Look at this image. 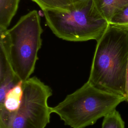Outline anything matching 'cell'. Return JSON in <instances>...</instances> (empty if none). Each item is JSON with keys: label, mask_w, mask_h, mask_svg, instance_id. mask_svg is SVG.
I'll use <instances>...</instances> for the list:
<instances>
[{"label": "cell", "mask_w": 128, "mask_h": 128, "mask_svg": "<svg viewBox=\"0 0 128 128\" xmlns=\"http://www.w3.org/2000/svg\"><path fill=\"white\" fill-rule=\"evenodd\" d=\"M100 14L108 22L120 10L128 4V0H93Z\"/></svg>", "instance_id": "obj_7"}, {"label": "cell", "mask_w": 128, "mask_h": 128, "mask_svg": "<svg viewBox=\"0 0 128 128\" xmlns=\"http://www.w3.org/2000/svg\"><path fill=\"white\" fill-rule=\"evenodd\" d=\"M42 11L46 24L52 32L66 40L97 41L110 24L97 10L93 0L74 4L68 10Z\"/></svg>", "instance_id": "obj_4"}, {"label": "cell", "mask_w": 128, "mask_h": 128, "mask_svg": "<svg viewBox=\"0 0 128 128\" xmlns=\"http://www.w3.org/2000/svg\"><path fill=\"white\" fill-rule=\"evenodd\" d=\"M109 24L128 30V4L116 12L110 19Z\"/></svg>", "instance_id": "obj_12"}, {"label": "cell", "mask_w": 128, "mask_h": 128, "mask_svg": "<svg viewBox=\"0 0 128 128\" xmlns=\"http://www.w3.org/2000/svg\"><path fill=\"white\" fill-rule=\"evenodd\" d=\"M84 0H72V1L74 4H76V3L80 2H82Z\"/></svg>", "instance_id": "obj_14"}, {"label": "cell", "mask_w": 128, "mask_h": 128, "mask_svg": "<svg viewBox=\"0 0 128 128\" xmlns=\"http://www.w3.org/2000/svg\"><path fill=\"white\" fill-rule=\"evenodd\" d=\"M20 0H0V30L8 29L15 15Z\"/></svg>", "instance_id": "obj_8"}, {"label": "cell", "mask_w": 128, "mask_h": 128, "mask_svg": "<svg viewBox=\"0 0 128 128\" xmlns=\"http://www.w3.org/2000/svg\"><path fill=\"white\" fill-rule=\"evenodd\" d=\"M22 89L16 110L0 108V128H46L52 113L48 102L52 94L51 88L33 76L22 82Z\"/></svg>", "instance_id": "obj_5"}, {"label": "cell", "mask_w": 128, "mask_h": 128, "mask_svg": "<svg viewBox=\"0 0 128 128\" xmlns=\"http://www.w3.org/2000/svg\"><path fill=\"white\" fill-rule=\"evenodd\" d=\"M102 128H124V122L119 112L115 110L104 116Z\"/></svg>", "instance_id": "obj_11"}, {"label": "cell", "mask_w": 128, "mask_h": 128, "mask_svg": "<svg viewBox=\"0 0 128 128\" xmlns=\"http://www.w3.org/2000/svg\"><path fill=\"white\" fill-rule=\"evenodd\" d=\"M21 82L14 74L5 50L0 48V102L6 94Z\"/></svg>", "instance_id": "obj_6"}, {"label": "cell", "mask_w": 128, "mask_h": 128, "mask_svg": "<svg viewBox=\"0 0 128 128\" xmlns=\"http://www.w3.org/2000/svg\"><path fill=\"white\" fill-rule=\"evenodd\" d=\"M42 31L36 10L22 16L12 28L0 30V47L5 50L14 74L22 82L30 78L34 70Z\"/></svg>", "instance_id": "obj_2"}, {"label": "cell", "mask_w": 128, "mask_h": 128, "mask_svg": "<svg viewBox=\"0 0 128 128\" xmlns=\"http://www.w3.org/2000/svg\"><path fill=\"white\" fill-rule=\"evenodd\" d=\"M123 102L124 96L99 88L87 81L51 110L65 125L85 128L115 110Z\"/></svg>", "instance_id": "obj_3"}, {"label": "cell", "mask_w": 128, "mask_h": 128, "mask_svg": "<svg viewBox=\"0 0 128 128\" xmlns=\"http://www.w3.org/2000/svg\"><path fill=\"white\" fill-rule=\"evenodd\" d=\"M22 82L18 84L6 94L4 100L0 102V108L12 111L18 107L22 92Z\"/></svg>", "instance_id": "obj_9"}, {"label": "cell", "mask_w": 128, "mask_h": 128, "mask_svg": "<svg viewBox=\"0 0 128 128\" xmlns=\"http://www.w3.org/2000/svg\"><path fill=\"white\" fill-rule=\"evenodd\" d=\"M36 3L43 10H68L74 6L72 0H32Z\"/></svg>", "instance_id": "obj_10"}, {"label": "cell", "mask_w": 128, "mask_h": 128, "mask_svg": "<svg viewBox=\"0 0 128 128\" xmlns=\"http://www.w3.org/2000/svg\"><path fill=\"white\" fill-rule=\"evenodd\" d=\"M125 102L128 103V59L127 70H126V86Z\"/></svg>", "instance_id": "obj_13"}, {"label": "cell", "mask_w": 128, "mask_h": 128, "mask_svg": "<svg viewBox=\"0 0 128 128\" xmlns=\"http://www.w3.org/2000/svg\"><path fill=\"white\" fill-rule=\"evenodd\" d=\"M96 42L88 81L99 88L125 98L128 30L110 24Z\"/></svg>", "instance_id": "obj_1"}]
</instances>
